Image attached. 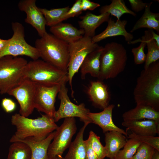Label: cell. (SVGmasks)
Returning a JSON list of instances; mask_svg holds the SVG:
<instances>
[{
	"instance_id": "6da1fadb",
	"label": "cell",
	"mask_w": 159,
	"mask_h": 159,
	"mask_svg": "<svg viewBox=\"0 0 159 159\" xmlns=\"http://www.w3.org/2000/svg\"><path fill=\"white\" fill-rule=\"evenodd\" d=\"M11 122L16 129L10 139L11 143L24 140L41 141L58 127L53 118L45 114L33 119L15 113L12 116Z\"/></svg>"
},
{
	"instance_id": "7a4b0ae2",
	"label": "cell",
	"mask_w": 159,
	"mask_h": 159,
	"mask_svg": "<svg viewBox=\"0 0 159 159\" xmlns=\"http://www.w3.org/2000/svg\"><path fill=\"white\" fill-rule=\"evenodd\" d=\"M136 105L148 106L159 111V61L141 72L133 91Z\"/></svg>"
},
{
	"instance_id": "3957f363",
	"label": "cell",
	"mask_w": 159,
	"mask_h": 159,
	"mask_svg": "<svg viewBox=\"0 0 159 159\" xmlns=\"http://www.w3.org/2000/svg\"><path fill=\"white\" fill-rule=\"evenodd\" d=\"M35 47L42 60L67 72L69 59V43L47 32L36 40Z\"/></svg>"
},
{
	"instance_id": "277c9868",
	"label": "cell",
	"mask_w": 159,
	"mask_h": 159,
	"mask_svg": "<svg viewBox=\"0 0 159 159\" xmlns=\"http://www.w3.org/2000/svg\"><path fill=\"white\" fill-rule=\"evenodd\" d=\"M127 59L126 50L122 44L115 42L106 44L100 55L98 80L102 81L116 77L124 70Z\"/></svg>"
},
{
	"instance_id": "5b68a950",
	"label": "cell",
	"mask_w": 159,
	"mask_h": 159,
	"mask_svg": "<svg viewBox=\"0 0 159 159\" xmlns=\"http://www.w3.org/2000/svg\"><path fill=\"white\" fill-rule=\"evenodd\" d=\"M23 75L24 80L48 85L60 84L68 77L67 71L39 59L28 62L24 69Z\"/></svg>"
},
{
	"instance_id": "8992f818",
	"label": "cell",
	"mask_w": 159,
	"mask_h": 159,
	"mask_svg": "<svg viewBox=\"0 0 159 159\" xmlns=\"http://www.w3.org/2000/svg\"><path fill=\"white\" fill-rule=\"evenodd\" d=\"M24 58L7 56L0 58V93L8 94L23 80L24 69L28 63Z\"/></svg>"
},
{
	"instance_id": "52a82bcc",
	"label": "cell",
	"mask_w": 159,
	"mask_h": 159,
	"mask_svg": "<svg viewBox=\"0 0 159 159\" xmlns=\"http://www.w3.org/2000/svg\"><path fill=\"white\" fill-rule=\"evenodd\" d=\"M13 34L5 48L0 51V58L7 56H27L32 60L40 58L39 53L35 47L28 44L25 39L24 28L18 22L11 24Z\"/></svg>"
},
{
	"instance_id": "ba28073f",
	"label": "cell",
	"mask_w": 159,
	"mask_h": 159,
	"mask_svg": "<svg viewBox=\"0 0 159 159\" xmlns=\"http://www.w3.org/2000/svg\"><path fill=\"white\" fill-rule=\"evenodd\" d=\"M99 46L97 43L92 42L91 38L84 36L78 40L69 43V59L67 75L72 97L74 93L72 81L74 75L78 72L87 56Z\"/></svg>"
},
{
	"instance_id": "9c48e42d",
	"label": "cell",
	"mask_w": 159,
	"mask_h": 159,
	"mask_svg": "<svg viewBox=\"0 0 159 159\" xmlns=\"http://www.w3.org/2000/svg\"><path fill=\"white\" fill-rule=\"evenodd\" d=\"M68 82V77L61 83L58 93L60 104L59 109L56 111L53 117L55 122L63 118L78 117L82 121L90 124L92 123L88 116L90 110L85 107L84 103L76 105L71 102L68 94L67 83Z\"/></svg>"
},
{
	"instance_id": "30bf717a",
	"label": "cell",
	"mask_w": 159,
	"mask_h": 159,
	"mask_svg": "<svg viewBox=\"0 0 159 159\" xmlns=\"http://www.w3.org/2000/svg\"><path fill=\"white\" fill-rule=\"evenodd\" d=\"M77 129L74 117L64 118L63 123L55 130L53 140L48 147L49 159H53L56 156L62 157L64 152L69 148Z\"/></svg>"
},
{
	"instance_id": "8fae6325",
	"label": "cell",
	"mask_w": 159,
	"mask_h": 159,
	"mask_svg": "<svg viewBox=\"0 0 159 159\" xmlns=\"http://www.w3.org/2000/svg\"><path fill=\"white\" fill-rule=\"evenodd\" d=\"M36 87V83L24 80L8 93L17 100L20 106L19 113L23 116L28 117L35 109L34 99Z\"/></svg>"
},
{
	"instance_id": "7c38bea8",
	"label": "cell",
	"mask_w": 159,
	"mask_h": 159,
	"mask_svg": "<svg viewBox=\"0 0 159 159\" xmlns=\"http://www.w3.org/2000/svg\"><path fill=\"white\" fill-rule=\"evenodd\" d=\"M36 84L34 108L53 118L56 111L55 107L56 97L61 84L51 85Z\"/></svg>"
},
{
	"instance_id": "4fadbf2b",
	"label": "cell",
	"mask_w": 159,
	"mask_h": 159,
	"mask_svg": "<svg viewBox=\"0 0 159 159\" xmlns=\"http://www.w3.org/2000/svg\"><path fill=\"white\" fill-rule=\"evenodd\" d=\"M36 2V0H21L19 2L18 6L20 11L24 12L26 14L25 21L34 28L41 37L47 33L45 28L46 22Z\"/></svg>"
},
{
	"instance_id": "5bb4252c",
	"label": "cell",
	"mask_w": 159,
	"mask_h": 159,
	"mask_svg": "<svg viewBox=\"0 0 159 159\" xmlns=\"http://www.w3.org/2000/svg\"><path fill=\"white\" fill-rule=\"evenodd\" d=\"M107 22L108 24L105 29L91 38L93 43H97L110 37L122 36L128 44L131 43L134 37L132 34L128 32L125 29L127 23L126 20L120 19L115 21L111 17H110Z\"/></svg>"
},
{
	"instance_id": "9a60e30c",
	"label": "cell",
	"mask_w": 159,
	"mask_h": 159,
	"mask_svg": "<svg viewBox=\"0 0 159 159\" xmlns=\"http://www.w3.org/2000/svg\"><path fill=\"white\" fill-rule=\"evenodd\" d=\"M87 93L93 105L104 109L109 105L110 95L108 86L102 81H92L87 90Z\"/></svg>"
},
{
	"instance_id": "2e32d148",
	"label": "cell",
	"mask_w": 159,
	"mask_h": 159,
	"mask_svg": "<svg viewBox=\"0 0 159 159\" xmlns=\"http://www.w3.org/2000/svg\"><path fill=\"white\" fill-rule=\"evenodd\" d=\"M115 106L113 104L109 105L101 112L97 113L90 112L88 116L92 120V123L99 126L104 133L107 132L114 131L127 136V132L117 126L113 121L112 112Z\"/></svg>"
},
{
	"instance_id": "e0dca14e",
	"label": "cell",
	"mask_w": 159,
	"mask_h": 159,
	"mask_svg": "<svg viewBox=\"0 0 159 159\" xmlns=\"http://www.w3.org/2000/svg\"><path fill=\"white\" fill-rule=\"evenodd\" d=\"M122 125L137 135L155 136L159 134V123L153 120L125 121Z\"/></svg>"
},
{
	"instance_id": "ac0fdd59",
	"label": "cell",
	"mask_w": 159,
	"mask_h": 159,
	"mask_svg": "<svg viewBox=\"0 0 159 159\" xmlns=\"http://www.w3.org/2000/svg\"><path fill=\"white\" fill-rule=\"evenodd\" d=\"M49 30L55 37L68 43L78 40L84 35L82 29H78L71 24L62 22L50 27Z\"/></svg>"
},
{
	"instance_id": "d6986e66",
	"label": "cell",
	"mask_w": 159,
	"mask_h": 159,
	"mask_svg": "<svg viewBox=\"0 0 159 159\" xmlns=\"http://www.w3.org/2000/svg\"><path fill=\"white\" fill-rule=\"evenodd\" d=\"M110 15L107 13L96 15L88 12L85 15L81 16L78 24L80 29L84 32V36L92 38L95 35L96 29L102 23L107 22Z\"/></svg>"
},
{
	"instance_id": "ffe728a7",
	"label": "cell",
	"mask_w": 159,
	"mask_h": 159,
	"mask_svg": "<svg viewBox=\"0 0 159 159\" xmlns=\"http://www.w3.org/2000/svg\"><path fill=\"white\" fill-rule=\"evenodd\" d=\"M103 48V47L99 46L88 54L84 59L80 68L82 80L85 79L87 74H89L93 77L98 78L100 71V58Z\"/></svg>"
},
{
	"instance_id": "44dd1931",
	"label": "cell",
	"mask_w": 159,
	"mask_h": 159,
	"mask_svg": "<svg viewBox=\"0 0 159 159\" xmlns=\"http://www.w3.org/2000/svg\"><path fill=\"white\" fill-rule=\"evenodd\" d=\"M122 117L124 121L150 120L159 123V111L148 106L136 105L134 108L124 112Z\"/></svg>"
},
{
	"instance_id": "7402d4cb",
	"label": "cell",
	"mask_w": 159,
	"mask_h": 159,
	"mask_svg": "<svg viewBox=\"0 0 159 159\" xmlns=\"http://www.w3.org/2000/svg\"><path fill=\"white\" fill-rule=\"evenodd\" d=\"M105 146L106 157L110 159L115 158L120 149L126 142L125 135L116 131H110L105 133Z\"/></svg>"
},
{
	"instance_id": "603a6c76",
	"label": "cell",
	"mask_w": 159,
	"mask_h": 159,
	"mask_svg": "<svg viewBox=\"0 0 159 159\" xmlns=\"http://www.w3.org/2000/svg\"><path fill=\"white\" fill-rule=\"evenodd\" d=\"M152 3V2L147 3L144 13L134 25L130 32L140 28H147L148 29L155 30L159 33V13L151 11L150 7Z\"/></svg>"
},
{
	"instance_id": "cb8c5ba5",
	"label": "cell",
	"mask_w": 159,
	"mask_h": 159,
	"mask_svg": "<svg viewBox=\"0 0 159 159\" xmlns=\"http://www.w3.org/2000/svg\"><path fill=\"white\" fill-rule=\"evenodd\" d=\"M90 123H84L77 133L74 140L72 142L69 150L63 159H85V152L83 135L85 128Z\"/></svg>"
},
{
	"instance_id": "d4e9b609",
	"label": "cell",
	"mask_w": 159,
	"mask_h": 159,
	"mask_svg": "<svg viewBox=\"0 0 159 159\" xmlns=\"http://www.w3.org/2000/svg\"><path fill=\"white\" fill-rule=\"evenodd\" d=\"M55 134V131L41 141L24 140L19 141L26 143L30 147L31 151V159H49L47 154L48 148Z\"/></svg>"
},
{
	"instance_id": "484cf974",
	"label": "cell",
	"mask_w": 159,
	"mask_h": 159,
	"mask_svg": "<svg viewBox=\"0 0 159 159\" xmlns=\"http://www.w3.org/2000/svg\"><path fill=\"white\" fill-rule=\"evenodd\" d=\"M100 14L107 13L116 17L117 20L120 19L124 14H129L135 16L136 14L126 6L123 0H112L109 5L102 6L100 9Z\"/></svg>"
},
{
	"instance_id": "4316f807",
	"label": "cell",
	"mask_w": 159,
	"mask_h": 159,
	"mask_svg": "<svg viewBox=\"0 0 159 159\" xmlns=\"http://www.w3.org/2000/svg\"><path fill=\"white\" fill-rule=\"evenodd\" d=\"M146 42L148 52L146 54L144 69H147L152 63L158 60L159 59V46L152 37L150 29L145 30L143 36Z\"/></svg>"
},
{
	"instance_id": "83f0119b",
	"label": "cell",
	"mask_w": 159,
	"mask_h": 159,
	"mask_svg": "<svg viewBox=\"0 0 159 159\" xmlns=\"http://www.w3.org/2000/svg\"><path fill=\"white\" fill-rule=\"evenodd\" d=\"M11 143L7 159H31V149L27 144L20 141Z\"/></svg>"
},
{
	"instance_id": "f1b7e54d",
	"label": "cell",
	"mask_w": 159,
	"mask_h": 159,
	"mask_svg": "<svg viewBox=\"0 0 159 159\" xmlns=\"http://www.w3.org/2000/svg\"><path fill=\"white\" fill-rule=\"evenodd\" d=\"M69 6L48 10L40 8L45 20L46 25L50 27L62 22V19L69 9Z\"/></svg>"
},
{
	"instance_id": "f546056e",
	"label": "cell",
	"mask_w": 159,
	"mask_h": 159,
	"mask_svg": "<svg viewBox=\"0 0 159 159\" xmlns=\"http://www.w3.org/2000/svg\"><path fill=\"white\" fill-rule=\"evenodd\" d=\"M141 143L134 138H129L126 142L123 149L118 153L116 159H131Z\"/></svg>"
},
{
	"instance_id": "4dcf8cb0",
	"label": "cell",
	"mask_w": 159,
	"mask_h": 159,
	"mask_svg": "<svg viewBox=\"0 0 159 159\" xmlns=\"http://www.w3.org/2000/svg\"><path fill=\"white\" fill-rule=\"evenodd\" d=\"M88 138L90 140L91 146L98 159H104L106 156L105 146L101 144L100 137L91 130L89 132Z\"/></svg>"
},
{
	"instance_id": "1f68e13d",
	"label": "cell",
	"mask_w": 159,
	"mask_h": 159,
	"mask_svg": "<svg viewBox=\"0 0 159 159\" xmlns=\"http://www.w3.org/2000/svg\"><path fill=\"white\" fill-rule=\"evenodd\" d=\"M155 150L151 146L141 143L131 159H152Z\"/></svg>"
},
{
	"instance_id": "d6a6232c",
	"label": "cell",
	"mask_w": 159,
	"mask_h": 159,
	"mask_svg": "<svg viewBox=\"0 0 159 159\" xmlns=\"http://www.w3.org/2000/svg\"><path fill=\"white\" fill-rule=\"evenodd\" d=\"M140 41L141 43L140 45L138 47L133 48L131 51L133 56L134 63L137 65L145 63L146 57V54L144 52L146 42L143 36L141 37Z\"/></svg>"
},
{
	"instance_id": "836d02e7",
	"label": "cell",
	"mask_w": 159,
	"mask_h": 159,
	"mask_svg": "<svg viewBox=\"0 0 159 159\" xmlns=\"http://www.w3.org/2000/svg\"><path fill=\"white\" fill-rule=\"evenodd\" d=\"M128 138L136 139L141 143H145L159 151V137L140 135L132 133L127 134Z\"/></svg>"
},
{
	"instance_id": "e575fe53",
	"label": "cell",
	"mask_w": 159,
	"mask_h": 159,
	"mask_svg": "<svg viewBox=\"0 0 159 159\" xmlns=\"http://www.w3.org/2000/svg\"><path fill=\"white\" fill-rule=\"evenodd\" d=\"M81 0H77L65 14L62 19V21L67 19L77 16L81 14L83 11L81 7Z\"/></svg>"
},
{
	"instance_id": "d590c367",
	"label": "cell",
	"mask_w": 159,
	"mask_h": 159,
	"mask_svg": "<svg viewBox=\"0 0 159 159\" xmlns=\"http://www.w3.org/2000/svg\"><path fill=\"white\" fill-rule=\"evenodd\" d=\"M1 106L4 110L7 113L13 112L16 108V105L15 102L12 99L6 98L2 99Z\"/></svg>"
},
{
	"instance_id": "8d00e7d4",
	"label": "cell",
	"mask_w": 159,
	"mask_h": 159,
	"mask_svg": "<svg viewBox=\"0 0 159 159\" xmlns=\"http://www.w3.org/2000/svg\"><path fill=\"white\" fill-rule=\"evenodd\" d=\"M85 152V159H98L93 150L90 139L89 138L84 140Z\"/></svg>"
},
{
	"instance_id": "74e56055",
	"label": "cell",
	"mask_w": 159,
	"mask_h": 159,
	"mask_svg": "<svg viewBox=\"0 0 159 159\" xmlns=\"http://www.w3.org/2000/svg\"><path fill=\"white\" fill-rule=\"evenodd\" d=\"M132 10L134 13L138 12L145 9L147 3L141 0H129Z\"/></svg>"
},
{
	"instance_id": "f35d334b",
	"label": "cell",
	"mask_w": 159,
	"mask_h": 159,
	"mask_svg": "<svg viewBox=\"0 0 159 159\" xmlns=\"http://www.w3.org/2000/svg\"><path fill=\"white\" fill-rule=\"evenodd\" d=\"M100 6L99 4L89 0H81V7L82 11L87 10L92 11Z\"/></svg>"
},
{
	"instance_id": "ab89813d",
	"label": "cell",
	"mask_w": 159,
	"mask_h": 159,
	"mask_svg": "<svg viewBox=\"0 0 159 159\" xmlns=\"http://www.w3.org/2000/svg\"><path fill=\"white\" fill-rule=\"evenodd\" d=\"M152 37L153 39L155 40L158 46H159V35L158 34H156L154 31L153 30L150 29Z\"/></svg>"
},
{
	"instance_id": "60d3db41",
	"label": "cell",
	"mask_w": 159,
	"mask_h": 159,
	"mask_svg": "<svg viewBox=\"0 0 159 159\" xmlns=\"http://www.w3.org/2000/svg\"><path fill=\"white\" fill-rule=\"evenodd\" d=\"M9 41L8 39H3L0 38V51L3 49L6 46Z\"/></svg>"
},
{
	"instance_id": "b9f144b4",
	"label": "cell",
	"mask_w": 159,
	"mask_h": 159,
	"mask_svg": "<svg viewBox=\"0 0 159 159\" xmlns=\"http://www.w3.org/2000/svg\"><path fill=\"white\" fill-rule=\"evenodd\" d=\"M152 159H159V151L155 150Z\"/></svg>"
},
{
	"instance_id": "7bdbcfd3",
	"label": "cell",
	"mask_w": 159,
	"mask_h": 159,
	"mask_svg": "<svg viewBox=\"0 0 159 159\" xmlns=\"http://www.w3.org/2000/svg\"><path fill=\"white\" fill-rule=\"evenodd\" d=\"M63 158L62 157L56 156L53 159H63Z\"/></svg>"
},
{
	"instance_id": "ee69618b",
	"label": "cell",
	"mask_w": 159,
	"mask_h": 159,
	"mask_svg": "<svg viewBox=\"0 0 159 159\" xmlns=\"http://www.w3.org/2000/svg\"><path fill=\"white\" fill-rule=\"evenodd\" d=\"M116 159L115 158H112V159Z\"/></svg>"
}]
</instances>
